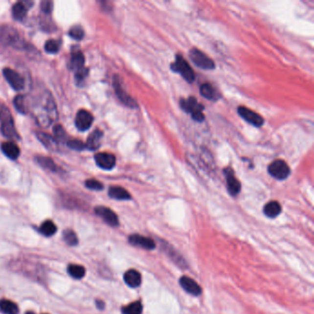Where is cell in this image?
<instances>
[{"label": "cell", "instance_id": "obj_1", "mask_svg": "<svg viewBox=\"0 0 314 314\" xmlns=\"http://www.w3.org/2000/svg\"><path fill=\"white\" fill-rule=\"evenodd\" d=\"M32 112L37 122L43 126H50L55 121L57 112L54 99L50 93L45 91L34 102Z\"/></svg>", "mask_w": 314, "mask_h": 314}, {"label": "cell", "instance_id": "obj_2", "mask_svg": "<svg viewBox=\"0 0 314 314\" xmlns=\"http://www.w3.org/2000/svg\"><path fill=\"white\" fill-rule=\"evenodd\" d=\"M0 122H1V131L3 135L8 138H20L17 133L13 117L8 107L0 102Z\"/></svg>", "mask_w": 314, "mask_h": 314}, {"label": "cell", "instance_id": "obj_3", "mask_svg": "<svg viewBox=\"0 0 314 314\" xmlns=\"http://www.w3.org/2000/svg\"><path fill=\"white\" fill-rule=\"evenodd\" d=\"M0 42L6 45L18 49L24 47V42L21 39L20 34L13 27L10 26H4L0 28Z\"/></svg>", "mask_w": 314, "mask_h": 314}, {"label": "cell", "instance_id": "obj_4", "mask_svg": "<svg viewBox=\"0 0 314 314\" xmlns=\"http://www.w3.org/2000/svg\"><path fill=\"white\" fill-rule=\"evenodd\" d=\"M181 107L186 112L192 115V118L197 122L204 121V115L203 113V106L198 103L197 99L194 97H189L188 99L181 100Z\"/></svg>", "mask_w": 314, "mask_h": 314}, {"label": "cell", "instance_id": "obj_5", "mask_svg": "<svg viewBox=\"0 0 314 314\" xmlns=\"http://www.w3.org/2000/svg\"><path fill=\"white\" fill-rule=\"evenodd\" d=\"M172 69L174 72L179 73L182 76V78L185 79L188 82H193L195 80V73L190 67V65L187 63V61L181 56V55H177L175 62L172 64Z\"/></svg>", "mask_w": 314, "mask_h": 314}, {"label": "cell", "instance_id": "obj_6", "mask_svg": "<svg viewBox=\"0 0 314 314\" xmlns=\"http://www.w3.org/2000/svg\"><path fill=\"white\" fill-rule=\"evenodd\" d=\"M189 55H190V58L193 61V63L197 66L198 67L206 69V70H210V69L215 68V63L212 59L210 57H208L202 51H200L199 49L193 48L190 51Z\"/></svg>", "mask_w": 314, "mask_h": 314}, {"label": "cell", "instance_id": "obj_7", "mask_svg": "<svg viewBox=\"0 0 314 314\" xmlns=\"http://www.w3.org/2000/svg\"><path fill=\"white\" fill-rule=\"evenodd\" d=\"M268 173L277 180H285L291 174V168L286 161L276 159L268 166Z\"/></svg>", "mask_w": 314, "mask_h": 314}, {"label": "cell", "instance_id": "obj_8", "mask_svg": "<svg viewBox=\"0 0 314 314\" xmlns=\"http://www.w3.org/2000/svg\"><path fill=\"white\" fill-rule=\"evenodd\" d=\"M3 74L5 79H7L8 84L12 87L15 90H23L24 85H25V81L24 79L21 76V74H19L11 68H5L3 70Z\"/></svg>", "mask_w": 314, "mask_h": 314}, {"label": "cell", "instance_id": "obj_9", "mask_svg": "<svg viewBox=\"0 0 314 314\" xmlns=\"http://www.w3.org/2000/svg\"><path fill=\"white\" fill-rule=\"evenodd\" d=\"M113 87H114V91L117 95L118 99L125 105L130 107V108H135L137 106L135 101L126 93V91L125 90V89L122 87V84H121L117 76H115L113 79Z\"/></svg>", "mask_w": 314, "mask_h": 314}, {"label": "cell", "instance_id": "obj_10", "mask_svg": "<svg viewBox=\"0 0 314 314\" xmlns=\"http://www.w3.org/2000/svg\"><path fill=\"white\" fill-rule=\"evenodd\" d=\"M238 112L239 114L244 118L245 121L250 123L252 126L260 127L264 125V119L258 114L257 112L251 111V109H248L244 106H241L238 108Z\"/></svg>", "mask_w": 314, "mask_h": 314}, {"label": "cell", "instance_id": "obj_11", "mask_svg": "<svg viewBox=\"0 0 314 314\" xmlns=\"http://www.w3.org/2000/svg\"><path fill=\"white\" fill-rule=\"evenodd\" d=\"M93 123V116L92 114L86 110L79 111L76 115L75 124L77 128L80 131H86Z\"/></svg>", "mask_w": 314, "mask_h": 314}, {"label": "cell", "instance_id": "obj_12", "mask_svg": "<svg viewBox=\"0 0 314 314\" xmlns=\"http://www.w3.org/2000/svg\"><path fill=\"white\" fill-rule=\"evenodd\" d=\"M95 213L101 217L108 225L112 227H116L119 224L117 215L113 212L112 209L105 207V206H98L95 208Z\"/></svg>", "mask_w": 314, "mask_h": 314}, {"label": "cell", "instance_id": "obj_13", "mask_svg": "<svg viewBox=\"0 0 314 314\" xmlns=\"http://www.w3.org/2000/svg\"><path fill=\"white\" fill-rule=\"evenodd\" d=\"M95 161L100 168L109 171L115 166L116 158L114 157V155H112L111 153L102 152V153H98L97 155H95Z\"/></svg>", "mask_w": 314, "mask_h": 314}, {"label": "cell", "instance_id": "obj_14", "mask_svg": "<svg viewBox=\"0 0 314 314\" xmlns=\"http://www.w3.org/2000/svg\"><path fill=\"white\" fill-rule=\"evenodd\" d=\"M128 241H129V244H132L134 246L140 247L146 250H153L156 247V244L153 240L138 234H133L130 236L128 238Z\"/></svg>", "mask_w": 314, "mask_h": 314}, {"label": "cell", "instance_id": "obj_15", "mask_svg": "<svg viewBox=\"0 0 314 314\" xmlns=\"http://www.w3.org/2000/svg\"><path fill=\"white\" fill-rule=\"evenodd\" d=\"M180 285L181 288L188 292L189 294L194 296H199L202 293L201 287L194 279L188 276H182L180 279Z\"/></svg>", "mask_w": 314, "mask_h": 314}, {"label": "cell", "instance_id": "obj_16", "mask_svg": "<svg viewBox=\"0 0 314 314\" xmlns=\"http://www.w3.org/2000/svg\"><path fill=\"white\" fill-rule=\"evenodd\" d=\"M225 173H226L228 192L231 196L235 197L241 191V183L236 178L234 172L231 169H229V168L225 169Z\"/></svg>", "mask_w": 314, "mask_h": 314}, {"label": "cell", "instance_id": "obj_17", "mask_svg": "<svg viewBox=\"0 0 314 314\" xmlns=\"http://www.w3.org/2000/svg\"><path fill=\"white\" fill-rule=\"evenodd\" d=\"M102 136H103V133L102 130L100 129L94 130L88 137V140L85 144L87 149L90 150H96L99 149L102 143Z\"/></svg>", "mask_w": 314, "mask_h": 314}, {"label": "cell", "instance_id": "obj_18", "mask_svg": "<svg viewBox=\"0 0 314 314\" xmlns=\"http://www.w3.org/2000/svg\"><path fill=\"white\" fill-rule=\"evenodd\" d=\"M124 279H125L126 285L129 286L130 288L139 287L142 281L140 273L137 272L136 270H134V269H130V270L126 271V274L124 275Z\"/></svg>", "mask_w": 314, "mask_h": 314}, {"label": "cell", "instance_id": "obj_19", "mask_svg": "<svg viewBox=\"0 0 314 314\" xmlns=\"http://www.w3.org/2000/svg\"><path fill=\"white\" fill-rule=\"evenodd\" d=\"M1 149H2L3 153L10 159H17L21 153V150L19 149V147L15 143L11 141L4 142L1 145Z\"/></svg>", "mask_w": 314, "mask_h": 314}, {"label": "cell", "instance_id": "obj_20", "mask_svg": "<svg viewBox=\"0 0 314 314\" xmlns=\"http://www.w3.org/2000/svg\"><path fill=\"white\" fill-rule=\"evenodd\" d=\"M85 58L81 51H73L71 54L70 67L73 70L78 71L84 67Z\"/></svg>", "mask_w": 314, "mask_h": 314}, {"label": "cell", "instance_id": "obj_21", "mask_svg": "<svg viewBox=\"0 0 314 314\" xmlns=\"http://www.w3.org/2000/svg\"><path fill=\"white\" fill-rule=\"evenodd\" d=\"M281 210H282L281 205L276 201L268 202L264 207L265 215L271 219H274L275 217H277L281 213Z\"/></svg>", "mask_w": 314, "mask_h": 314}, {"label": "cell", "instance_id": "obj_22", "mask_svg": "<svg viewBox=\"0 0 314 314\" xmlns=\"http://www.w3.org/2000/svg\"><path fill=\"white\" fill-rule=\"evenodd\" d=\"M36 135H37V138L39 139L41 143L49 150H53L54 151L57 148V142L52 135L45 133H42V132L37 133Z\"/></svg>", "mask_w": 314, "mask_h": 314}, {"label": "cell", "instance_id": "obj_23", "mask_svg": "<svg viewBox=\"0 0 314 314\" xmlns=\"http://www.w3.org/2000/svg\"><path fill=\"white\" fill-rule=\"evenodd\" d=\"M109 196L116 200H129L131 199L130 194L126 189L120 186H112L109 189Z\"/></svg>", "mask_w": 314, "mask_h": 314}, {"label": "cell", "instance_id": "obj_24", "mask_svg": "<svg viewBox=\"0 0 314 314\" xmlns=\"http://www.w3.org/2000/svg\"><path fill=\"white\" fill-rule=\"evenodd\" d=\"M0 311L5 314H19L20 309L15 302L8 299H1Z\"/></svg>", "mask_w": 314, "mask_h": 314}, {"label": "cell", "instance_id": "obj_25", "mask_svg": "<svg viewBox=\"0 0 314 314\" xmlns=\"http://www.w3.org/2000/svg\"><path fill=\"white\" fill-rule=\"evenodd\" d=\"M28 9L25 7L23 2H18L13 5L12 15L17 21H22L27 16Z\"/></svg>", "mask_w": 314, "mask_h": 314}, {"label": "cell", "instance_id": "obj_26", "mask_svg": "<svg viewBox=\"0 0 314 314\" xmlns=\"http://www.w3.org/2000/svg\"><path fill=\"white\" fill-rule=\"evenodd\" d=\"M200 93L202 96H204V98L208 99V100H217L218 99V93L216 91V90L213 88L211 84L209 83H204L203 85L200 87Z\"/></svg>", "mask_w": 314, "mask_h": 314}, {"label": "cell", "instance_id": "obj_27", "mask_svg": "<svg viewBox=\"0 0 314 314\" xmlns=\"http://www.w3.org/2000/svg\"><path fill=\"white\" fill-rule=\"evenodd\" d=\"M37 163L42 166L44 169L49 170L51 172H56L57 171V166L55 163V161L47 157H43V156H38L35 157Z\"/></svg>", "mask_w": 314, "mask_h": 314}, {"label": "cell", "instance_id": "obj_28", "mask_svg": "<svg viewBox=\"0 0 314 314\" xmlns=\"http://www.w3.org/2000/svg\"><path fill=\"white\" fill-rule=\"evenodd\" d=\"M56 229H57V228H56L55 223L53 221H51V220L45 221L40 227L41 233L43 235L46 236V237H50V236H53L55 234Z\"/></svg>", "mask_w": 314, "mask_h": 314}, {"label": "cell", "instance_id": "obj_29", "mask_svg": "<svg viewBox=\"0 0 314 314\" xmlns=\"http://www.w3.org/2000/svg\"><path fill=\"white\" fill-rule=\"evenodd\" d=\"M68 274L75 279H80L85 275V268L79 265H70L67 268Z\"/></svg>", "mask_w": 314, "mask_h": 314}, {"label": "cell", "instance_id": "obj_30", "mask_svg": "<svg viewBox=\"0 0 314 314\" xmlns=\"http://www.w3.org/2000/svg\"><path fill=\"white\" fill-rule=\"evenodd\" d=\"M143 306L140 301H135L122 309L123 314H142Z\"/></svg>", "mask_w": 314, "mask_h": 314}, {"label": "cell", "instance_id": "obj_31", "mask_svg": "<svg viewBox=\"0 0 314 314\" xmlns=\"http://www.w3.org/2000/svg\"><path fill=\"white\" fill-rule=\"evenodd\" d=\"M63 237L65 242L70 246H76L79 243L78 236L71 229H66L64 231Z\"/></svg>", "mask_w": 314, "mask_h": 314}, {"label": "cell", "instance_id": "obj_32", "mask_svg": "<svg viewBox=\"0 0 314 314\" xmlns=\"http://www.w3.org/2000/svg\"><path fill=\"white\" fill-rule=\"evenodd\" d=\"M14 105L16 107L17 110L19 111L22 113H26L27 112V104L25 102L23 96L19 95L14 99Z\"/></svg>", "mask_w": 314, "mask_h": 314}, {"label": "cell", "instance_id": "obj_33", "mask_svg": "<svg viewBox=\"0 0 314 314\" xmlns=\"http://www.w3.org/2000/svg\"><path fill=\"white\" fill-rule=\"evenodd\" d=\"M68 34L70 35L71 38L79 41L84 37V30L80 26H74L71 28Z\"/></svg>", "mask_w": 314, "mask_h": 314}, {"label": "cell", "instance_id": "obj_34", "mask_svg": "<svg viewBox=\"0 0 314 314\" xmlns=\"http://www.w3.org/2000/svg\"><path fill=\"white\" fill-rule=\"evenodd\" d=\"M45 49L47 53L56 54L59 51V44L55 40H48L45 45Z\"/></svg>", "mask_w": 314, "mask_h": 314}, {"label": "cell", "instance_id": "obj_35", "mask_svg": "<svg viewBox=\"0 0 314 314\" xmlns=\"http://www.w3.org/2000/svg\"><path fill=\"white\" fill-rule=\"evenodd\" d=\"M54 134H55V139L56 140V142L63 141V140H65L66 136H67V135H66V132H65L63 127L61 126H59V125H58V126H55V128H54Z\"/></svg>", "mask_w": 314, "mask_h": 314}, {"label": "cell", "instance_id": "obj_36", "mask_svg": "<svg viewBox=\"0 0 314 314\" xmlns=\"http://www.w3.org/2000/svg\"><path fill=\"white\" fill-rule=\"evenodd\" d=\"M86 186L89 189L96 190V191H100V190L103 189V185H102V182L97 181V180H94V179L87 180Z\"/></svg>", "mask_w": 314, "mask_h": 314}, {"label": "cell", "instance_id": "obj_37", "mask_svg": "<svg viewBox=\"0 0 314 314\" xmlns=\"http://www.w3.org/2000/svg\"><path fill=\"white\" fill-rule=\"evenodd\" d=\"M67 146L72 149H75V150H83V149L86 148L85 144L83 142L80 141V140H70V141L67 142Z\"/></svg>", "mask_w": 314, "mask_h": 314}, {"label": "cell", "instance_id": "obj_38", "mask_svg": "<svg viewBox=\"0 0 314 314\" xmlns=\"http://www.w3.org/2000/svg\"><path fill=\"white\" fill-rule=\"evenodd\" d=\"M89 73V69L86 68L85 67L79 70L76 71V79L78 82H82L84 79H86Z\"/></svg>", "mask_w": 314, "mask_h": 314}, {"label": "cell", "instance_id": "obj_39", "mask_svg": "<svg viewBox=\"0 0 314 314\" xmlns=\"http://www.w3.org/2000/svg\"><path fill=\"white\" fill-rule=\"evenodd\" d=\"M42 7V10L45 13H51L53 10V2L51 1H43L41 4Z\"/></svg>", "mask_w": 314, "mask_h": 314}, {"label": "cell", "instance_id": "obj_40", "mask_svg": "<svg viewBox=\"0 0 314 314\" xmlns=\"http://www.w3.org/2000/svg\"><path fill=\"white\" fill-rule=\"evenodd\" d=\"M96 305H97V307H98L99 309L102 310V309L104 308V302L102 301V300H97V301H96Z\"/></svg>", "mask_w": 314, "mask_h": 314}, {"label": "cell", "instance_id": "obj_41", "mask_svg": "<svg viewBox=\"0 0 314 314\" xmlns=\"http://www.w3.org/2000/svg\"><path fill=\"white\" fill-rule=\"evenodd\" d=\"M33 314L32 312H28V313H27V314Z\"/></svg>", "mask_w": 314, "mask_h": 314}]
</instances>
